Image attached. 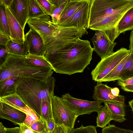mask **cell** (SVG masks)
<instances>
[{"mask_svg":"<svg viewBox=\"0 0 133 133\" xmlns=\"http://www.w3.org/2000/svg\"><path fill=\"white\" fill-rule=\"evenodd\" d=\"M93 51L89 41L79 38L63 48L44 56L54 71L71 75L84 71L90 63Z\"/></svg>","mask_w":133,"mask_h":133,"instance_id":"obj_1","label":"cell"},{"mask_svg":"<svg viewBox=\"0 0 133 133\" xmlns=\"http://www.w3.org/2000/svg\"><path fill=\"white\" fill-rule=\"evenodd\" d=\"M56 79L51 77L45 81L30 78H24L16 92L25 104L39 117L41 115L43 100L54 96Z\"/></svg>","mask_w":133,"mask_h":133,"instance_id":"obj_2","label":"cell"},{"mask_svg":"<svg viewBox=\"0 0 133 133\" xmlns=\"http://www.w3.org/2000/svg\"><path fill=\"white\" fill-rule=\"evenodd\" d=\"M25 56L10 54L0 65V82L9 77L18 76L41 81H47L53 73L52 68L38 67L26 62Z\"/></svg>","mask_w":133,"mask_h":133,"instance_id":"obj_3","label":"cell"},{"mask_svg":"<svg viewBox=\"0 0 133 133\" xmlns=\"http://www.w3.org/2000/svg\"><path fill=\"white\" fill-rule=\"evenodd\" d=\"M133 7V0H91L88 27L107 17L125 12Z\"/></svg>","mask_w":133,"mask_h":133,"instance_id":"obj_4","label":"cell"},{"mask_svg":"<svg viewBox=\"0 0 133 133\" xmlns=\"http://www.w3.org/2000/svg\"><path fill=\"white\" fill-rule=\"evenodd\" d=\"M27 23L30 29L39 34L45 45L53 40L64 28L54 23L47 15L29 19Z\"/></svg>","mask_w":133,"mask_h":133,"instance_id":"obj_5","label":"cell"},{"mask_svg":"<svg viewBox=\"0 0 133 133\" xmlns=\"http://www.w3.org/2000/svg\"><path fill=\"white\" fill-rule=\"evenodd\" d=\"M53 118L56 124L64 126L68 133L74 129L78 116L67 106L61 97L54 96L51 99Z\"/></svg>","mask_w":133,"mask_h":133,"instance_id":"obj_6","label":"cell"},{"mask_svg":"<svg viewBox=\"0 0 133 133\" xmlns=\"http://www.w3.org/2000/svg\"><path fill=\"white\" fill-rule=\"evenodd\" d=\"M130 52V50L122 48L112 54L101 59L91 71L92 80L97 82H101L102 79Z\"/></svg>","mask_w":133,"mask_h":133,"instance_id":"obj_7","label":"cell"},{"mask_svg":"<svg viewBox=\"0 0 133 133\" xmlns=\"http://www.w3.org/2000/svg\"><path fill=\"white\" fill-rule=\"evenodd\" d=\"M61 98L69 108L78 116L97 112L103 106L100 101H90L75 98L69 93L62 96Z\"/></svg>","mask_w":133,"mask_h":133,"instance_id":"obj_8","label":"cell"},{"mask_svg":"<svg viewBox=\"0 0 133 133\" xmlns=\"http://www.w3.org/2000/svg\"><path fill=\"white\" fill-rule=\"evenodd\" d=\"M91 0H84L83 3L69 18L59 26L75 27L87 34Z\"/></svg>","mask_w":133,"mask_h":133,"instance_id":"obj_9","label":"cell"},{"mask_svg":"<svg viewBox=\"0 0 133 133\" xmlns=\"http://www.w3.org/2000/svg\"><path fill=\"white\" fill-rule=\"evenodd\" d=\"M91 40L95 51L103 59L112 54L114 48L117 44L112 42L104 30L95 31V34Z\"/></svg>","mask_w":133,"mask_h":133,"instance_id":"obj_10","label":"cell"},{"mask_svg":"<svg viewBox=\"0 0 133 133\" xmlns=\"http://www.w3.org/2000/svg\"><path fill=\"white\" fill-rule=\"evenodd\" d=\"M111 88L102 82H97L94 87L93 98L102 103L113 102L124 104L125 97L120 95L118 96H114L111 92Z\"/></svg>","mask_w":133,"mask_h":133,"instance_id":"obj_11","label":"cell"},{"mask_svg":"<svg viewBox=\"0 0 133 133\" xmlns=\"http://www.w3.org/2000/svg\"><path fill=\"white\" fill-rule=\"evenodd\" d=\"M8 8L24 30L29 20L28 0H13Z\"/></svg>","mask_w":133,"mask_h":133,"instance_id":"obj_12","label":"cell"},{"mask_svg":"<svg viewBox=\"0 0 133 133\" xmlns=\"http://www.w3.org/2000/svg\"><path fill=\"white\" fill-rule=\"evenodd\" d=\"M25 38L28 45L29 54L44 56L46 51L45 45L38 32L30 29L25 35Z\"/></svg>","mask_w":133,"mask_h":133,"instance_id":"obj_13","label":"cell"},{"mask_svg":"<svg viewBox=\"0 0 133 133\" xmlns=\"http://www.w3.org/2000/svg\"><path fill=\"white\" fill-rule=\"evenodd\" d=\"M26 117L23 112L5 103L0 102V117L15 125L24 123Z\"/></svg>","mask_w":133,"mask_h":133,"instance_id":"obj_14","label":"cell"},{"mask_svg":"<svg viewBox=\"0 0 133 133\" xmlns=\"http://www.w3.org/2000/svg\"><path fill=\"white\" fill-rule=\"evenodd\" d=\"M6 8L10 33V39L20 44L23 43L25 41L24 30L8 8Z\"/></svg>","mask_w":133,"mask_h":133,"instance_id":"obj_15","label":"cell"},{"mask_svg":"<svg viewBox=\"0 0 133 133\" xmlns=\"http://www.w3.org/2000/svg\"><path fill=\"white\" fill-rule=\"evenodd\" d=\"M118 14L105 18L93 24L88 29L94 30H105L114 29L125 13Z\"/></svg>","mask_w":133,"mask_h":133,"instance_id":"obj_16","label":"cell"},{"mask_svg":"<svg viewBox=\"0 0 133 133\" xmlns=\"http://www.w3.org/2000/svg\"><path fill=\"white\" fill-rule=\"evenodd\" d=\"M23 78L18 76H13L0 82V97L16 92Z\"/></svg>","mask_w":133,"mask_h":133,"instance_id":"obj_17","label":"cell"},{"mask_svg":"<svg viewBox=\"0 0 133 133\" xmlns=\"http://www.w3.org/2000/svg\"><path fill=\"white\" fill-rule=\"evenodd\" d=\"M133 30V7L122 16L115 28L116 38L121 33Z\"/></svg>","mask_w":133,"mask_h":133,"instance_id":"obj_18","label":"cell"},{"mask_svg":"<svg viewBox=\"0 0 133 133\" xmlns=\"http://www.w3.org/2000/svg\"><path fill=\"white\" fill-rule=\"evenodd\" d=\"M109 109L111 114L112 120L120 123L126 120L124 104L113 102L104 103Z\"/></svg>","mask_w":133,"mask_h":133,"instance_id":"obj_19","label":"cell"},{"mask_svg":"<svg viewBox=\"0 0 133 133\" xmlns=\"http://www.w3.org/2000/svg\"><path fill=\"white\" fill-rule=\"evenodd\" d=\"M5 47L11 55L25 56L29 53L28 44L25 40L24 43L20 44L10 39Z\"/></svg>","mask_w":133,"mask_h":133,"instance_id":"obj_20","label":"cell"},{"mask_svg":"<svg viewBox=\"0 0 133 133\" xmlns=\"http://www.w3.org/2000/svg\"><path fill=\"white\" fill-rule=\"evenodd\" d=\"M84 0H70L63 11L58 23V25L70 17L83 3Z\"/></svg>","mask_w":133,"mask_h":133,"instance_id":"obj_21","label":"cell"},{"mask_svg":"<svg viewBox=\"0 0 133 133\" xmlns=\"http://www.w3.org/2000/svg\"><path fill=\"white\" fill-rule=\"evenodd\" d=\"M0 102L5 103L12 107L16 106L25 107L27 106L22 97L16 92L0 97Z\"/></svg>","mask_w":133,"mask_h":133,"instance_id":"obj_22","label":"cell"},{"mask_svg":"<svg viewBox=\"0 0 133 133\" xmlns=\"http://www.w3.org/2000/svg\"><path fill=\"white\" fill-rule=\"evenodd\" d=\"M96 118L97 127L103 128L112 120L111 112L105 104L97 112Z\"/></svg>","mask_w":133,"mask_h":133,"instance_id":"obj_23","label":"cell"},{"mask_svg":"<svg viewBox=\"0 0 133 133\" xmlns=\"http://www.w3.org/2000/svg\"><path fill=\"white\" fill-rule=\"evenodd\" d=\"M25 62L28 63L38 67L52 69L51 65L44 56L28 53L25 56Z\"/></svg>","mask_w":133,"mask_h":133,"instance_id":"obj_24","label":"cell"},{"mask_svg":"<svg viewBox=\"0 0 133 133\" xmlns=\"http://www.w3.org/2000/svg\"><path fill=\"white\" fill-rule=\"evenodd\" d=\"M129 54L106 75L102 80L101 82L115 81L119 80L120 73L125 62L128 59Z\"/></svg>","mask_w":133,"mask_h":133,"instance_id":"obj_25","label":"cell"},{"mask_svg":"<svg viewBox=\"0 0 133 133\" xmlns=\"http://www.w3.org/2000/svg\"><path fill=\"white\" fill-rule=\"evenodd\" d=\"M28 12L29 19L46 15L36 0H28Z\"/></svg>","mask_w":133,"mask_h":133,"instance_id":"obj_26","label":"cell"},{"mask_svg":"<svg viewBox=\"0 0 133 133\" xmlns=\"http://www.w3.org/2000/svg\"><path fill=\"white\" fill-rule=\"evenodd\" d=\"M133 77V53L131 51L119 76V79L125 80Z\"/></svg>","mask_w":133,"mask_h":133,"instance_id":"obj_27","label":"cell"},{"mask_svg":"<svg viewBox=\"0 0 133 133\" xmlns=\"http://www.w3.org/2000/svg\"><path fill=\"white\" fill-rule=\"evenodd\" d=\"M0 31L10 38V33L6 14V7L0 4Z\"/></svg>","mask_w":133,"mask_h":133,"instance_id":"obj_28","label":"cell"},{"mask_svg":"<svg viewBox=\"0 0 133 133\" xmlns=\"http://www.w3.org/2000/svg\"><path fill=\"white\" fill-rule=\"evenodd\" d=\"M53 97L43 99L42 102L41 116L46 122L53 118L51 103V99Z\"/></svg>","mask_w":133,"mask_h":133,"instance_id":"obj_29","label":"cell"},{"mask_svg":"<svg viewBox=\"0 0 133 133\" xmlns=\"http://www.w3.org/2000/svg\"><path fill=\"white\" fill-rule=\"evenodd\" d=\"M39 118L38 120L33 123L29 127L40 133H50L46 121L41 116Z\"/></svg>","mask_w":133,"mask_h":133,"instance_id":"obj_30","label":"cell"},{"mask_svg":"<svg viewBox=\"0 0 133 133\" xmlns=\"http://www.w3.org/2000/svg\"><path fill=\"white\" fill-rule=\"evenodd\" d=\"M70 1L68 0L67 2L58 6L55 7L52 5V8L50 16L51 17V21L57 25L63 11Z\"/></svg>","mask_w":133,"mask_h":133,"instance_id":"obj_31","label":"cell"},{"mask_svg":"<svg viewBox=\"0 0 133 133\" xmlns=\"http://www.w3.org/2000/svg\"><path fill=\"white\" fill-rule=\"evenodd\" d=\"M102 133H133V131L118 127L113 124L109 125L103 128Z\"/></svg>","mask_w":133,"mask_h":133,"instance_id":"obj_32","label":"cell"},{"mask_svg":"<svg viewBox=\"0 0 133 133\" xmlns=\"http://www.w3.org/2000/svg\"><path fill=\"white\" fill-rule=\"evenodd\" d=\"M70 133H97L96 127L93 125L84 127L82 124L78 128L74 129Z\"/></svg>","mask_w":133,"mask_h":133,"instance_id":"obj_33","label":"cell"},{"mask_svg":"<svg viewBox=\"0 0 133 133\" xmlns=\"http://www.w3.org/2000/svg\"><path fill=\"white\" fill-rule=\"evenodd\" d=\"M37 2L45 12L48 15H51L52 5L48 0H36Z\"/></svg>","mask_w":133,"mask_h":133,"instance_id":"obj_34","label":"cell"},{"mask_svg":"<svg viewBox=\"0 0 133 133\" xmlns=\"http://www.w3.org/2000/svg\"><path fill=\"white\" fill-rule=\"evenodd\" d=\"M0 133H21L20 127L11 128H6L4 126L2 122L0 123Z\"/></svg>","mask_w":133,"mask_h":133,"instance_id":"obj_35","label":"cell"},{"mask_svg":"<svg viewBox=\"0 0 133 133\" xmlns=\"http://www.w3.org/2000/svg\"><path fill=\"white\" fill-rule=\"evenodd\" d=\"M0 65L5 61L7 57L10 54L5 47V46L0 45Z\"/></svg>","mask_w":133,"mask_h":133,"instance_id":"obj_36","label":"cell"},{"mask_svg":"<svg viewBox=\"0 0 133 133\" xmlns=\"http://www.w3.org/2000/svg\"><path fill=\"white\" fill-rule=\"evenodd\" d=\"M39 118V116H32L26 115V118L23 123L29 127L34 122L38 120Z\"/></svg>","mask_w":133,"mask_h":133,"instance_id":"obj_37","label":"cell"},{"mask_svg":"<svg viewBox=\"0 0 133 133\" xmlns=\"http://www.w3.org/2000/svg\"><path fill=\"white\" fill-rule=\"evenodd\" d=\"M18 125L20 128L21 133H40L34 130L23 123Z\"/></svg>","mask_w":133,"mask_h":133,"instance_id":"obj_38","label":"cell"},{"mask_svg":"<svg viewBox=\"0 0 133 133\" xmlns=\"http://www.w3.org/2000/svg\"><path fill=\"white\" fill-rule=\"evenodd\" d=\"M117 84L121 87L133 85V77L125 80L119 79L117 80Z\"/></svg>","mask_w":133,"mask_h":133,"instance_id":"obj_39","label":"cell"},{"mask_svg":"<svg viewBox=\"0 0 133 133\" xmlns=\"http://www.w3.org/2000/svg\"><path fill=\"white\" fill-rule=\"evenodd\" d=\"M10 39L9 36L0 31V45L5 46Z\"/></svg>","mask_w":133,"mask_h":133,"instance_id":"obj_40","label":"cell"},{"mask_svg":"<svg viewBox=\"0 0 133 133\" xmlns=\"http://www.w3.org/2000/svg\"><path fill=\"white\" fill-rule=\"evenodd\" d=\"M51 133H68V131L64 126L55 124L54 129Z\"/></svg>","mask_w":133,"mask_h":133,"instance_id":"obj_41","label":"cell"},{"mask_svg":"<svg viewBox=\"0 0 133 133\" xmlns=\"http://www.w3.org/2000/svg\"><path fill=\"white\" fill-rule=\"evenodd\" d=\"M51 5L55 7L59 6L68 0H48Z\"/></svg>","mask_w":133,"mask_h":133,"instance_id":"obj_42","label":"cell"},{"mask_svg":"<svg viewBox=\"0 0 133 133\" xmlns=\"http://www.w3.org/2000/svg\"><path fill=\"white\" fill-rule=\"evenodd\" d=\"M46 122L49 132L51 133L54 129L55 124L54 118L50 119Z\"/></svg>","mask_w":133,"mask_h":133,"instance_id":"obj_43","label":"cell"},{"mask_svg":"<svg viewBox=\"0 0 133 133\" xmlns=\"http://www.w3.org/2000/svg\"><path fill=\"white\" fill-rule=\"evenodd\" d=\"M129 50L133 53V30L131 32L129 38Z\"/></svg>","mask_w":133,"mask_h":133,"instance_id":"obj_44","label":"cell"},{"mask_svg":"<svg viewBox=\"0 0 133 133\" xmlns=\"http://www.w3.org/2000/svg\"><path fill=\"white\" fill-rule=\"evenodd\" d=\"M13 0H0V4L8 8L10 5Z\"/></svg>","mask_w":133,"mask_h":133,"instance_id":"obj_45","label":"cell"},{"mask_svg":"<svg viewBox=\"0 0 133 133\" xmlns=\"http://www.w3.org/2000/svg\"><path fill=\"white\" fill-rule=\"evenodd\" d=\"M121 88L125 91L133 92V85L121 87Z\"/></svg>","mask_w":133,"mask_h":133,"instance_id":"obj_46","label":"cell"},{"mask_svg":"<svg viewBox=\"0 0 133 133\" xmlns=\"http://www.w3.org/2000/svg\"><path fill=\"white\" fill-rule=\"evenodd\" d=\"M111 92L112 94L115 96H118L119 95V90L118 88H111Z\"/></svg>","mask_w":133,"mask_h":133,"instance_id":"obj_47","label":"cell"},{"mask_svg":"<svg viewBox=\"0 0 133 133\" xmlns=\"http://www.w3.org/2000/svg\"><path fill=\"white\" fill-rule=\"evenodd\" d=\"M128 103L133 113V99L129 101Z\"/></svg>","mask_w":133,"mask_h":133,"instance_id":"obj_48","label":"cell"}]
</instances>
